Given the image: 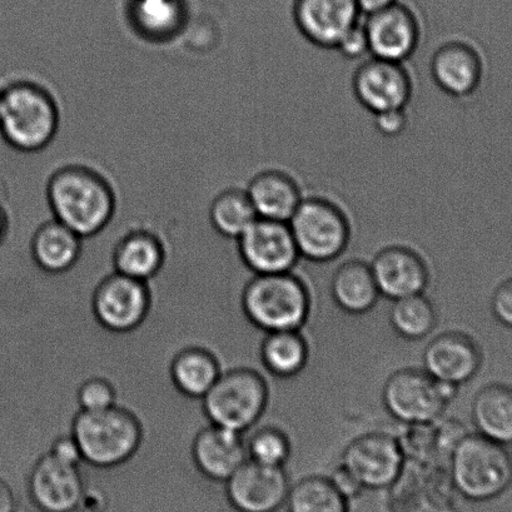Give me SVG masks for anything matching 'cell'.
<instances>
[{
  "label": "cell",
  "instance_id": "1",
  "mask_svg": "<svg viewBox=\"0 0 512 512\" xmlns=\"http://www.w3.org/2000/svg\"><path fill=\"white\" fill-rule=\"evenodd\" d=\"M46 192L54 220L82 238L101 233L117 210L112 183L87 164L69 163L56 169L49 177Z\"/></svg>",
  "mask_w": 512,
  "mask_h": 512
},
{
  "label": "cell",
  "instance_id": "2",
  "mask_svg": "<svg viewBox=\"0 0 512 512\" xmlns=\"http://www.w3.org/2000/svg\"><path fill=\"white\" fill-rule=\"evenodd\" d=\"M61 124L57 98L44 84L17 79L0 89V136L23 153L46 149Z\"/></svg>",
  "mask_w": 512,
  "mask_h": 512
},
{
  "label": "cell",
  "instance_id": "3",
  "mask_svg": "<svg viewBox=\"0 0 512 512\" xmlns=\"http://www.w3.org/2000/svg\"><path fill=\"white\" fill-rule=\"evenodd\" d=\"M248 321L261 331H301L311 313L305 282L293 272L255 275L242 292Z\"/></svg>",
  "mask_w": 512,
  "mask_h": 512
},
{
  "label": "cell",
  "instance_id": "4",
  "mask_svg": "<svg viewBox=\"0 0 512 512\" xmlns=\"http://www.w3.org/2000/svg\"><path fill=\"white\" fill-rule=\"evenodd\" d=\"M450 472L452 486L466 499H495L512 484V455L504 445L475 432L456 442Z\"/></svg>",
  "mask_w": 512,
  "mask_h": 512
},
{
  "label": "cell",
  "instance_id": "5",
  "mask_svg": "<svg viewBox=\"0 0 512 512\" xmlns=\"http://www.w3.org/2000/svg\"><path fill=\"white\" fill-rule=\"evenodd\" d=\"M72 435L83 461L96 467H114L136 454L142 442V427L131 411L116 405L102 411H79Z\"/></svg>",
  "mask_w": 512,
  "mask_h": 512
},
{
  "label": "cell",
  "instance_id": "6",
  "mask_svg": "<svg viewBox=\"0 0 512 512\" xmlns=\"http://www.w3.org/2000/svg\"><path fill=\"white\" fill-rule=\"evenodd\" d=\"M268 399L270 390L263 376L240 367L222 372L202 401L212 425L245 434L265 414Z\"/></svg>",
  "mask_w": 512,
  "mask_h": 512
},
{
  "label": "cell",
  "instance_id": "7",
  "mask_svg": "<svg viewBox=\"0 0 512 512\" xmlns=\"http://www.w3.org/2000/svg\"><path fill=\"white\" fill-rule=\"evenodd\" d=\"M288 225L301 258L313 263L335 261L350 245V218L327 197L305 196Z\"/></svg>",
  "mask_w": 512,
  "mask_h": 512
},
{
  "label": "cell",
  "instance_id": "8",
  "mask_svg": "<svg viewBox=\"0 0 512 512\" xmlns=\"http://www.w3.org/2000/svg\"><path fill=\"white\" fill-rule=\"evenodd\" d=\"M459 387L442 384L422 369L394 372L382 389V402L401 424L424 426L439 420Z\"/></svg>",
  "mask_w": 512,
  "mask_h": 512
},
{
  "label": "cell",
  "instance_id": "9",
  "mask_svg": "<svg viewBox=\"0 0 512 512\" xmlns=\"http://www.w3.org/2000/svg\"><path fill=\"white\" fill-rule=\"evenodd\" d=\"M340 464L364 489H385L399 481L405 464L404 451L394 436L369 432L345 447Z\"/></svg>",
  "mask_w": 512,
  "mask_h": 512
},
{
  "label": "cell",
  "instance_id": "10",
  "mask_svg": "<svg viewBox=\"0 0 512 512\" xmlns=\"http://www.w3.org/2000/svg\"><path fill=\"white\" fill-rule=\"evenodd\" d=\"M237 243L243 263L255 275L293 272L301 258L288 222L258 217Z\"/></svg>",
  "mask_w": 512,
  "mask_h": 512
},
{
  "label": "cell",
  "instance_id": "11",
  "mask_svg": "<svg viewBox=\"0 0 512 512\" xmlns=\"http://www.w3.org/2000/svg\"><path fill=\"white\" fill-rule=\"evenodd\" d=\"M357 102L372 114L406 109L414 94V82L404 63L371 57L352 77Z\"/></svg>",
  "mask_w": 512,
  "mask_h": 512
},
{
  "label": "cell",
  "instance_id": "12",
  "mask_svg": "<svg viewBox=\"0 0 512 512\" xmlns=\"http://www.w3.org/2000/svg\"><path fill=\"white\" fill-rule=\"evenodd\" d=\"M151 308L146 282L114 272L104 278L93 296V311L108 331L126 333L136 330Z\"/></svg>",
  "mask_w": 512,
  "mask_h": 512
},
{
  "label": "cell",
  "instance_id": "13",
  "mask_svg": "<svg viewBox=\"0 0 512 512\" xmlns=\"http://www.w3.org/2000/svg\"><path fill=\"white\" fill-rule=\"evenodd\" d=\"M364 26L371 57L405 63L420 46V19L401 0L384 11L366 16Z\"/></svg>",
  "mask_w": 512,
  "mask_h": 512
},
{
  "label": "cell",
  "instance_id": "14",
  "mask_svg": "<svg viewBox=\"0 0 512 512\" xmlns=\"http://www.w3.org/2000/svg\"><path fill=\"white\" fill-rule=\"evenodd\" d=\"M482 365L479 345L465 332L447 331L432 338L422 354V370L442 384L460 387L475 379Z\"/></svg>",
  "mask_w": 512,
  "mask_h": 512
},
{
  "label": "cell",
  "instance_id": "15",
  "mask_svg": "<svg viewBox=\"0 0 512 512\" xmlns=\"http://www.w3.org/2000/svg\"><path fill=\"white\" fill-rule=\"evenodd\" d=\"M381 297L390 301L424 295L430 285V270L414 248L391 245L377 252L370 262Z\"/></svg>",
  "mask_w": 512,
  "mask_h": 512
},
{
  "label": "cell",
  "instance_id": "16",
  "mask_svg": "<svg viewBox=\"0 0 512 512\" xmlns=\"http://www.w3.org/2000/svg\"><path fill=\"white\" fill-rule=\"evenodd\" d=\"M356 0H295L293 21L313 46L335 49L351 28L361 22Z\"/></svg>",
  "mask_w": 512,
  "mask_h": 512
},
{
  "label": "cell",
  "instance_id": "17",
  "mask_svg": "<svg viewBox=\"0 0 512 512\" xmlns=\"http://www.w3.org/2000/svg\"><path fill=\"white\" fill-rule=\"evenodd\" d=\"M231 504L241 512H273L286 502L290 481L285 467L247 460L227 481Z\"/></svg>",
  "mask_w": 512,
  "mask_h": 512
},
{
  "label": "cell",
  "instance_id": "18",
  "mask_svg": "<svg viewBox=\"0 0 512 512\" xmlns=\"http://www.w3.org/2000/svg\"><path fill=\"white\" fill-rule=\"evenodd\" d=\"M431 77L447 96L464 99L479 91L484 62L479 51L462 39L440 44L430 61Z\"/></svg>",
  "mask_w": 512,
  "mask_h": 512
},
{
  "label": "cell",
  "instance_id": "19",
  "mask_svg": "<svg viewBox=\"0 0 512 512\" xmlns=\"http://www.w3.org/2000/svg\"><path fill=\"white\" fill-rule=\"evenodd\" d=\"M79 466L59 461L47 452L36 462L29 477L34 502L46 512H72L81 502L82 476Z\"/></svg>",
  "mask_w": 512,
  "mask_h": 512
},
{
  "label": "cell",
  "instance_id": "20",
  "mask_svg": "<svg viewBox=\"0 0 512 512\" xmlns=\"http://www.w3.org/2000/svg\"><path fill=\"white\" fill-rule=\"evenodd\" d=\"M192 454L198 470L215 481L226 482L248 460L243 434L212 424L196 436Z\"/></svg>",
  "mask_w": 512,
  "mask_h": 512
},
{
  "label": "cell",
  "instance_id": "21",
  "mask_svg": "<svg viewBox=\"0 0 512 512\" xmlns=\"http://www.w3.org/2000/svg\"><path fill=\"white\" fill-rule=\"evenodd\" d=\"M246 192L258 217L280 222L290 221L305 198L296 178L276 168L258 172Z\"/></svg>",
  "mask_w": 512,
  "mask_h": 512
},
{
  "label": "cell",
  "instance_id": "22",
  "mask_svg": "<svg viewBox=\"0 0 512 512\" xmlns=\"http://www.w3.org/2000/svg\"><path fill=\"white\" fill-rule=\"evenodd\" d=\"M127 19L139 38L166 43L185 29L188 7L185 0H129Z\"/></svg>",
  "mask_w": 512,
  "mask_h": 512
},
{
  "label": "cell",
  "instance_id": "23",
  "mask_svg": "<svg viewBox=\"0 0 512 512\" xmlns=\"http://www.w3.org/2000/svg\"><path fill=\"white\" fill-rule=\"evenodd\" d=\"M331 296L336 306L349 315L361 316L374 310L381 295L370 263L351 260L338 266L331 280Z\"/></svg>",
  "mask_w": 512,
  "mask_h": 512
},
{
  "label": "cell",
  "instance_id": "24",
  "mask_svg": "<svg viewBox=\"0 0 512 512\" xmlns=\"http://www.w3.org/2000/svg\"><path fill=\"white\" fill-rule=\"evenodd\" d=\"M166 251L156 233L147 230L128 232L114 250L116 272L133 280L148 282L161 271Z\"/></svg>",
  "mask_w": 512,
  "mask_h": 512
},
{
  "label": "cell",
  "instance_id": "25",
  "mask_svg": "<svg viewBox=\"0 0 512 512\" xmlns=\"http://www.w3.org/2000/svg\"><path fill=\"white\" fill-rule=\"evenodd\" d=\"M477 434L500 445L512 444V387L490 384L477 392L471 404Z\"/></svg>",
  "mask_w": 512,
  "mask_h": 512
},
{
  "label": "cell",
  "instance_id": "26",
  "mask_svg": "<svg viewBox=\"0 0 512 512\" xmlns=\"http://www.w3.org/2000/svg\"><path fill=\"white\" fill-rule=\"evenodd\" d=\"M82 240L71 228L53 218L34 232L32 256L43 271L58 275L76 265L81 257Z\"/></svg>",
  "mask_w": 512,
  "mask_h": 512
},
{
  "label": "cell",
  "instance_id": "27",
  "mask_svg": "<svg viewBox=\"0 0 512 512\" xmlns=\"http://www.w3.org/2000/svg\"><path fill=\"white\" fill-rule=\"evenodd\" d=\"M310 347L301 331L266 333L261 345L265 369L278 379H292L306 369Z\"/></svg>",
  "mask_w": 512,
  "mask_h": 512
},
{
  "label": "cell",
  "instance_id": "28",
  "mask_svg": "<svg viewBox=\"0 0 512 512\" xmlns=\"http://www.w3.org/2000/svg\"><path fill=\"white\" fill-rule=\"evenodd\" d=\"M222 374L220 362L201 347L183 350L171 365L173 384L183 395L203 399Z\"/></svg>",
  "mask_w": 512,
  "mask_h": 512
},
{
  "label": "cell",
  "instance_id": "29",
  "mask_svg": "<svg viewBox=\"0 0 512 512\" xmlns=\"http://www.w3.org/2000/svg\"><path fill=\"white\" fill-rule=\"evenodd\" d=\"M210 218L221 236L237 241L258 216L246 190L232 187L218 193L212 201Z\"/></svg>",
  "mask_w": 512,
  "mask_h": 512
},
{
  "label": "cell",
  "instance_id": "30",
  "mask_svg": "<svg viewBox=\"0 0 512 512\" xmlns=\"http://www.w3.org/2000/svg\"><path fill=\"white\" fill-rule=\"evenodd\" d=\"M389 316L392 328L405 340H425L437 326L436 308L425 293L392 301Z\"/></svg>",
  "mask_w": 512,
  "mask_h": 512
},
{
  "label": "cell",
  "instance_id": "31",
  "mask_svg": "<svg viewBox=\"0 0 512 512\" xmlns=\"http://www.w3.org/2000/svg\"><path fill=\"white\" fill-rule=\"evenodd\" d=\"M290 512H347V499L328 477H305L290 487L287 496Z\"/></svg>",
  "mask_w": 512,
  "mask_h": 512
},
{
  "label": "cell",
  "instance_id": "32",
  "mask_svg": "<svg viewBox=\"0 0 512 512\" xmlns=\"http://www.w3.org/2000/svg\"><path fill=\"white\" fill-rule=\"evenodd\" d=\"M248 460L271 467H285L292 455L290 437L276 426L256 430L246 440Z\"/></svg>",
  "mask_w": 512,
  "mask_h": 512
},
{
  "label": "cell",
  "instance_id": "33",
  "mask_svg": "<svg viewBox=\"0 0 512 512\" xmlns=\"http://www.w3.org/2000/svg\"><path fill=\"white\" fill-rule=\"evenodd\" d=\"M78 404L81 411H102L117 405V391L102 377L84 381L78 390Z\"/></svg>",
  "mask_w": 512,
  "mask_h": 512
},
{
  "label": "cell",
  "instance_id": "34",
  "mask_svg": "<svg viewBox=\"0 0 512 512\" xmlns=\"http://www.w3.org/2000/svg\"><path fill=\"white\" fill-rule=\"evenodd\" d=\"M333 51H337L342 57L350 59V61H357L370 54L369 39H367L366 29L364 22L356 24L349 32L341 38Z\"/></svg>",
  "mask_w": 512,
  "mask_h": 512
},
{
  "label": "cell",
  "instance_id": "35",
  "mask_svg": "<svg viewBox=\"0 0 512 512\" xmlns=\"http://www.w3.org/2000/svg\"><path fill=\"white\" fill-rule=\"evenodd\" d=\"M376 131L386 138H396L406 131L409 118L406 109L374 114Z\"/></svg>",
  "mask_w": 512,
  "mask_h": 512
},
{
  "label": "cell",
  "instance_id": "36",
  "mask_svg": "<svg viewBox=\"0 0 512 512\" xmlns=\"http://www.w3.org/2000/svg\"><path fill=\"white\" fill-rule=\"evenodd\" d=\"M491 311L501 325L512 328V278L502 282L492 293Z\"/></svg>",
  "mask_w": 512,
  "mask_h": 512
},
{
  "label": "cell",
  "instance_id": "37",
  "mask_svg": "<svg viewBox=\"0 0 512 512\" xmlns=\"http://www.w3.org/2000/svg\"><path fill=\"white\" fill-rule=\"evenodd\" d=\"M49 454L69 465L79 466L83 461L81 449H79L77 441L72 434L58 437L53 442Z\"/></svg>",
  "mask_w": 512,
  "mask_h": 512
},
{
  "label": "cell",
  "instance_id": "38",
  "mask_svg": "<svg viewBox=\"0 0 512 512\" xmlns=\"http://www.w3.org/2000/svg\"><path fill=\"white\" fill-rule=\"evenodd\" d=\"M328 479L332 481V484L336 486V489L340 491L347 500H349L350 497L359 495L360 492L364 490V487L361 486L356 477L342 464L338 465L336 469L333 470L332 475L328 477Z\"/></svg>",
  "mask_w": 512,
  "mask_h": 512
},
{
  "label": "cell",
  "instance_id": "39",
  "mask_svg": "<svg viewBox=\"0 0 512 512\" xmlns=\"http://www.w3.org/2000/svg\"><path fill=\"white\" fill-rule=\"evenodd\" d=\"M397 2H400V0H356L360 12L364 16L384 11V9L394 6Z\"/></svg>",
  "mask_w": 512,
  "mask_h": 512
},
{
  "label": "cell",
  "instance_id": "40",
  "mask_svg": "<svg viewBox=\"0 0 512 512\" xmlns=\"http://www.w3.org/2000/svg\"><path fill=\"white\" fill-rule=\"evenodd\" d=\"M16 509V497L12 487L0 479V512H13Z\"/></svg>",
  "mask_w": 512,
  "mask_h": 512
},
{
  "label": "cell",
  "instance_id": "41",
  "mask_svg": "<svg viewBox=\"0 0 512 512\" xmlns=\"http://www.w3.org/2000/svg\"><path fill=\"white\" fill-rule=\"evenodd\" d=\"M9 228V216L6 207V203L2 198V193H0V243L4 241V238L7 236Z\"/></svg>",
  "mask_w": 512,
  "mask_h": 512
},
{
  "label": "cell",
  "instance_id": "42",
  "mask_svg": "<svg viewBox=\"0 0 512 512\" xmlns=\"http://www.w3.org/2000/svg\"><path fill=\"white\" fill-rule=\"evenodd\" d=\"M512 445V444H511Z\"/></svg>",
  "mask_w": 512,
  "mask_h": 512
}]
</instances>
